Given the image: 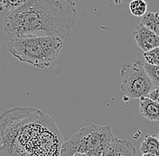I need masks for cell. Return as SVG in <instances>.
<instances>
[{"mask_svg": "<svg viewBox=\"0 0 159 156\" xmlns=\"http://www.w3.org/2000/svg\"><path fill=\"white\" fill-rule=\"evenodd\" d=\"M144 65L145 62L143 60H136L132 62H125L121 66L120 89L128 98L148 97L154 88Z\"/></svg>", "mask_w": 159, "mask_h": 156, "instance_id": "5", "label": "cell"}, {"mask_svg": "<svg viewBox=\"0 0 159 156\" xmlns=\"http://www.w3.org/2000/svg\"><path fill=\"white\" fill-rule=\"evenodd\" d=\"M136 149L130 142L114 138L105 145L101 156H136Z\"/></svg>", "mask_w": 159, "mask_h": 156, "instance_id": "7", "label": "cell"}, {"mask_svg": "<svg viewBox=\"0 0 159 156\" xmlns=\"http://www.w3.org/2000/svg\"><path fill=\"white\" fill-rule=\"evenodd\" d=\"M142 154H152L159 156V140L154 136H146L140 145Z\"/></svg>", "mask_w": 159, "mask_h": 156, "instance_id": "9", "label": "cell"}, {"mask_svg": "<svg viewBox=\"0 0 159 156\" xmlns=\"http://www.w3.org/2000/svg\"><path fill=\"white\" fill-rule=\"evenodd\" d=\"M78 16L73 0H28L9 11L4 18V30L9 39L38 36L68 37Z\"/></svg>", "mask_w": 159, "mask_h": 156, "instance_id": "2", "label": "cell"}, {"mask_svg": "<svg viewBox=\"0 0 159 156\" xmlns=\"http://www.w3.org/2000/svg\"><path fill=\"white\" fill-rule=\"evenodd\" d=\"M91 154H75L73 156H90Z\"/></svg>", "mask_w": 159, "mask_h": 156, "instance_id": "16", "label": "cell"}, {"mask_svg": "<svg viewBox=\"0 0 159 156\" xmlns=\"http://www.w3.org/2000/svg\"><path fill=\"white\" fill-rule=\"evenodd\" d=\"M142 156H156L155 154H143Z\"/></svg>", "mask_w": 159, "mask_h": 156, "instance_id": "17", "label": "cell"}, {"mask_svg": "<svg viewBox=\"0 0 159 156\" xmlns=\"http://www.w3.org/2000/svg\"><path fill=\"white\" fill-rule=\"evenodd\" d=\"M62 47V40L54 36L9 39L8 42V51L15 58L39 69L49 67Z\"/></svg>", "mask_w": 159, "mask_h": 156, "instance_id": "3", "label": "cell"}, {"mask_svg": "<svg viewBox=\"0 0 159 156\" xmlns=\"http://www.w3.org/2000/svg\"><path fill=\"white\" fill-rule=\"evenodd\" d=\"M3 9L4 8H3V5H2V0H0V11H2Z\"/></svg>", "mask_w": 159, "mask_h": 156, "instance_id": "18", "label": "cell"}, {"mask_svg": "<svg viewBox=\"0 0 159 156\" xmlns=\"http://www.w3.org/2000/svg\"><path fill=\"white\" fill-rule=\"evenodd\" d=\"M143 56L146 63L150 65L159 66V47H156L148 51L144 52Z\"/></svg>", "mask_w": 159, "mask_h": 156, "instance_id": "13", "label": "cell"}, {"mask_svg": "<svg viewBox=\"0 0 159 156\" xmlns=\"http://www.w3.org/2000/svg\"><path fill=\"white\" fill-rule=\"evenodd\" d=\"M28 0H2V5L4 9L13 11L24 6Z\"/></svg>", "mask_w": 159, "mask_h": 156, "instance_id": "14", "label": "cell"}, {"mask_svg": "<svg viewBox=\"0 0 159 156\" xmlns=\"http://www.w3.org/2000/svg\"><path fill=\"white\" fill-rule=\"evenodd\" d=\"M113 136L110 126L89 125L74 134L64 142L60 151V156H73L75 154H91L95 149L112 141Z\"/></svg>", "mask_w": 159, "mask_h": 156, "instance_id": "4", "label": "cell"}, {"mask_svg": "<svg viewBox=\"0 0 159 156\" xmlns=\"http://www.w3.org/2000/svg\"><path fill=\"white\" fill-rule=\"evenodd\" d=\"M148 9V4L145 0H132L129 3V10L135 16H143Z\"/></svg>", "mask_w": 159, "mask_h": 156, "instance_id": "11", "label": "cell"}, {"mask_svg": "<svg viewBox=\"0 0 159 156\" xmlns=\"http://www.w3.org/2000/svg\"><path fill=\"white\" fill-rule=\"evenodd\" d=\"M148 98H150L151 100H153L154 102H156L157 104L159 105V87L153 88V89L149 92L148 95Z\"/></svg>", "mask_w": 159, "mask_h": 156, "instance_id": "15", "label": "cell"}, {"mask_svg": "<svg viewBox=\"0 0 159 156\" xmlns=\"http://www.w3.org/2000/svg\"><path fill=\"white\" fill-rule=\"evenodd\" d=\"M63 139L52 117L16 107L0 116V156H60Z\"/></svg>", "mask_w": 159, "mask_h": 156, "instance_id": "1", "label": "cell"}, {"mask_svg": "<svg viewBox=\"0 0 159 156\" xmlns=\"http://www.w3.org/2000/svg\"><path fill=\"white\" fill-rule=\"evenodd\" d=\"M132 37L138 46L144 52L148 51L156 47H159V37L152 31L146 27L141 22H139L132 32Z\"/></svg>", "mask_w": 159, "mask_h": 156, "instance_id": "6", "label": "cell"}, {"mask_svg": "<svg viewBox=\"0 0 159 156\" xmlns=\"http://www.w3.org/2000/svg\"><path fill=\"white\" fill-rule=\"evenodd\" d=\"M157 138H158V140H159V133H158V135H157Z\"/></svg>", "mask_w": 159, "mask_h": 156, "instance_id": "19", "label": "cell"}, {"mask_svg": "<svg viewBox=\"0 0 159 156\" xmlns=\"http://www.w3.org/2000/svg\"><path fill=\"white\" fill-rule=\"evenodd\" d=\"M140 113L150 121H159V105L148 97L140 98Z\"/></svg>", "mask_w": 159, "mask_h": 156, "instance_id": "8", "label": "cell"}, {"mask_svg": "<svg viewBox=\"0 0 159 156\" xmlns=\"http://www.w3.org/2000/svg\"><path fill=\"white\" fill-rule=\"evenodd\" d=\"M141 23L159 37V13L147 12L142 16Z\"/></svg>", "mask_w": 159, "mask_h": 156, "instance_id": "10", "label": "cell"}, {"mask_svg": "<svg viewBox=\"0 0 159 156\" xmlns=\"http://www.w3.org/2000/svg\"><path fill=\"white\" fill-rule=\"evenodd\" d=\"M144 66L154 87H159V66L150 65L146 62Z\"/></svg>", "mask_w": 159, "mask_h": 156, "instance_id": "12", "label": "cell"}]
</instances>
